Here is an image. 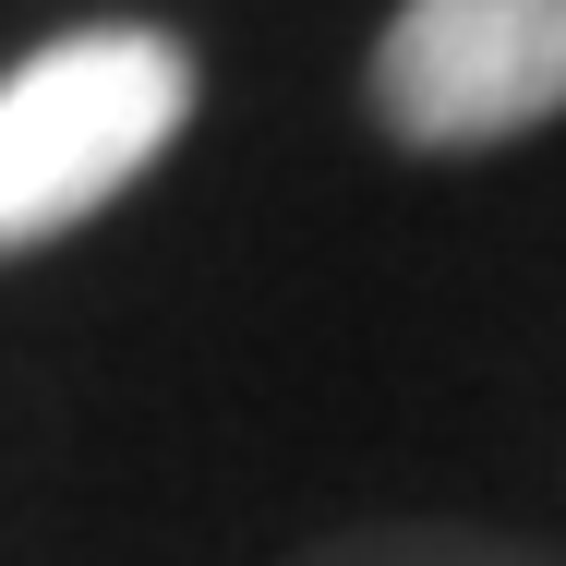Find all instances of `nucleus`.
<instances>
[{
	"mask_svg": "<svg viewBox=\"0 0 566 566\" xmlns=\"http://www.w3.org/2000/svg\"><path fill=\"white\" fill-rule=\"evenodd\" d=\"M361 109L398 157H482L566 120V0H398Z\"/></svg>",
	"mask_w": 566,
	"mask_h": 566,
	"instance_id": "nucleus-2",
	"label": "nucleus"
},
{
	"mask_svg": "<svg viewBox=\"0 0 566 566\" xmlns=\"http://www.w3.org/2000/svg\"><path fill=\"white\" fill-rule=\"evenodd\" d=\"M290 566H566V555L518 531H470V518H361V531L302 543Z\"/></svg>",
	"mask_w": 566,
	"mask_h": 566,
	"instance_id": "nucleus-3",
	"label": "nucleus"
},
{
	"mask_svg": "<svg viewBox=\"0 0 566 566\" xmlns=\"http://www.w3.org/2000/svg\"><path fill=\"white\" fill-rule=\"evenodd\" d=\"M206 61L169 24H73L0 73V265L49 253L193 133Z\"/></svg>",
	"mask_w": 566,
	"mask_h": 566,
	"instance_id": "nucleus-1",
	"label": "nucleus"
}]
</instances>
